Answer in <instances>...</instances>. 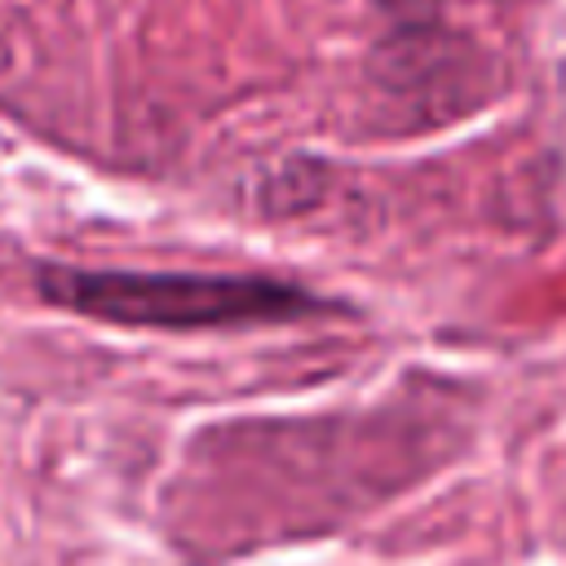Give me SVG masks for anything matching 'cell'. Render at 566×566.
<instances>
[{
  "mask_svg": "<svg viewBox=\"0 0 566 566\" xmlns=\"http://www.w3.org/2000/svg\"><path fill=\"white\" fill-rule=\"evenodd\" d=\"M35 287L75 314L119 323V327H248L287 323L314 314L318 301L296 283L256 274H168V270H80L44 265Z\"/></svg>",
  "mask_w": 566,
  "mask_h": 566,
  "instance_id": "6da1fadb",
  "label": "cell"
}]
</instances>
